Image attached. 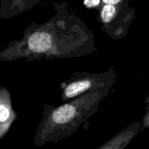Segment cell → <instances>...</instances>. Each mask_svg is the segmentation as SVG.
Returning <instances> with one entry per match:
<instances>
[{
    "label": "cell",
    "mask_w": 149,
    "mask_h": 149,
    "mask_svg": "<svg viewBox=\"0 0 149 149\" xmlns=\"http://www.w3.org/2000/svg\"><path fill=\"white\" fill-rule=\"evenodd\" d=\"M145 103L146 104V111L149 110V95L147 97L146 100H145Z\"/></svg>",
    "instance_id": "cell-10"
},
{
    "label": "cell",
    "mask_w": 149,
    "mask_h": 149,
    "mask_svg": "<svg viewBox=\"0 0 149 149\" xmlns=\"http://www.w3.org/2000/svg\"><path fill=\"white\" fill-rule=\"evenodd\" d=\"M96 49L93 31L75 16H58L42 24L32 23L23 36L0 52V61H27L81 57Z\"/></svg>",
    "instance_id": "cell-1"
},
{
    "label": "cell",
    "mask_w": 149,
    "mask_h": 149,
    "mask_svg": "<svg viewBox=\"0 0 149 149\" xmlns=\"http://www.w3.org/2000/svg\"><path fill=\"white\" fill-rule=\"evenodd\" d=\"M147 128H149V110L147 111L146 114L143 119L142 124H141V131Z\"/></svg>",
    "instance_id": "cell-7"
},
{
    "label": "cell",
    "mask_w": 149,
    "mask_h": 149,
    "mask_svg": "<svg viewBox=\"0 0 149 149\" xmlns=\"http://www.w3.org/2000/svg\"><path fill=\"white\" fill-rule=\"evenodd\" d=\"M100 0H85L84 1V4L87 7H93L99 4Z\"/></svg>",
    "instance_id": "cell-8"
},
{
    "label": "cell",
    "mask_w": 149,
    "mask_h": 149,
    "mask_svg": "<svg viewBox=\"0 0 149 149\" xmlns=\"http://www.w3.org/2000/svg\"><path fill=\"white\" fill-rule=\"evenodd\" d=\"M116 77L113 68L100 74H77L61 84L62 101H68L87 93L111 91L116 82Z\"/></svg>",
    "instance_id": "cell-3"
},
{
    "label": "cell",
    "mask_w": 149,
    "mask_h": 149,
    "mask_svg": "<svg viewBox=\"0 0 149 149\" xmlns=\"http://www.w3.org/2000/svg\"><path fill=\"white\" fill-rule=\"evenodd\" d=\"M141 131V123L134 122L117 132L110 140L97 149H125Z\"/></svg>",
    "instance_id": "cell-6"
},
{
    "label": "cell",
    "mask_w": 149,
    "mask_h": 149,
    "mask_svg": "<svg viewBox=\"0 0 149 149\" xmlns=\"http://www.w3.org/2000/svg\"><path fill=\"white\" fill-rule=\"evenodd\" d=\"M122 0H103V3L107 4H119Z\"/></svg>",
    "instance_id": "cell-9"
},
{
    "label": "cell",
    "mask_w": 149,
    "mask_h": 149,
    "mask_svg": "<svg viewBox=\"0 0 149 149\" xmlns=\"http://www.w3.org/2000/svg\"><path fill=\"white\" fill-rule=\"evenodd\" d=\"M116 5L106 4L103 6L100 13V21L103 31L109 36L114 39H120L127 34L133 16L127 13H119Z\"/></svg>",
    "instance_id": "cell-4"
},
{
    "label": "cell",
    "mask_w": 149,
    "mask_h": 149,
    "mask_svg": "<svg viewBox=\"0 0 149 149\" xmlns=\"http://www.w3.org/2000/svg\"><path fill=\"white\" fill-rule=\"evenodd\" d=\"M17 114L13 110L12 99L9 90L4 87H0V140L8 132Z\"/></svg>",
    "instance_id": "cell-5"
},
{
    "label": "cell",
    "mask_w": 149,
    "mask_h": 149,
    "mask_svg": "<svg viewBox=\"0 0 149 149\" xmlns=\"http://www.w3.org/2000/svg\"><path fill=\"white\" fill-rule=\"evenodd\" d=\"M111 91L87 93L58 106L45 105L33 143L41 147L48 143H58L75 133L98 111L102 100Z\"/></svg>",
    "instance_id": "cell-2"
}]
</instances>
